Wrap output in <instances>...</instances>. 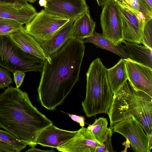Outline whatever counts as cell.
<instances>
[{
	"label": "cell",
	"mask_w": 152,
	"mask_h": 152,
	"mask_svg": "<svg viewBox=\"0 0 152 152\" xmlns=\"http://www.w3.org/2000/svg\"><path fill=\"white\" fill-rule=\"evenodd\" d=\"M0 152H18L12 146L2 142H0Z\"/></svg>",
	"instance_id": "29"
},
{
	"label": "cell",
	"mask_w": 152,
	"mask_h": 152,
	"mask_svg": "<svg viewBox=\"0 0 152 152\" xmlns=\"http://www.w3.org/2000/svg\"><path fill=\"white\" fill-rule=\"evenodd\" d=\"M118 7L121 20L124 40L133 43H141L145 24L129 8L118 0Z\"/></svg>",
	"instance_id": "10"
},
{
	"label": "cell",
	"mask_w": 152,
	"mask_h": 152,
	"mask_svg": "<svg viewBox=\"0 0 152 152\" xmlns=\"http://www.w3.org/2000/svg\"><path fill=\"white\" fill-rule=\"evenodd\" d=\"M110 126L133 116L147 135L152 133V96L135 88L128 81L114 94L108 114Z\"/></svg>",
	"instance_id": "3"
},
{
	"label": "cell",
	"mask_w": 152,
	"mask_h": 152,
	"mask_svg": "<svg viewBox=\"0 0 152 152\" xmlns=\"http://www.w3.org/2000/svg\"><path fill=\"white\" fill-rule=\"evenodd\" d=\"M99 6L103 7L110 0H96Z\"/></svg>",
	"instance_id": "35"
},
{
	"label": "cell",
	"mask_w": 152,
	"mask_h": 152,
	"mask_svg": "<svg viewBox=\"0 0 152 152\" xmlns=\"http://www.w3.org/2000/svg\"><path fill=\"white\" fill-rule=\"evenodd\" d=\"M9 71L0 67V89H4L12 83V79Z\"/></svg>",
	"instance_id": "26"
},
{
	"label": "cell",
	"mask_w": 152,
	"mask_h": 152,
	"mask_svg": "<svg viewBox=\"0 0 152 152\" xmlns=\"http://www.w3.org/2000/svg\"><path fill=\"white\" fill-rule=\"evenodd\" d=\"M122 5L129 8L145 24L152 19V12L148 10L139 0H118Z\"/></svg>",
	"instance_id": "21"
},
{
	"label": "cell",
	"mask_w": 152,
	"mask_h": 152,
	"mask_svg": "<svg viewBox=\"0 0 152 152\" xmlns=\"http://www.w3.org/2000/svg\"><path fill=\"white\" fill-rule=\"evenodd\" d=\"M85 46L69 39L44 61L37 89L38 100L48 110L61 104L79 79Z\"/></svg>",
	"instance_id": "1"
},
{
	"label": "cell",
	"mask_w": 152,
	"mask_h": 152,
	"mask_svg": "<svg viewBox=\"0 0 152 152\" xmlns=\"http://www.w3.org/2000/svg\"></svg>",
	"instance_id": "37"
},
{
	"label": "cell",
	"mask_w": 152,
	"mask_h": 152,
	"mask_svg": "<svg viewBox=\"0 0 152 152\" xmlns=\"http://www.w3.org/2000/svg\"><path fill=\"white\" fill-rule=\"evenodd\" d=\"M8 36L12 42L24 51L44 61L49 59V57L47 56L39 43L25 31L24 27Z\"/></svg>",
	"instance_id": "15"
},
{
	"label": "cell",
	"mask_w": 152,
	"mask_h": 152,
	"mask_svg": "<svg viewBox=\"0 0 152 152\" xmlns=\"http://www.w3.org/2000/svg\"><path fill=\"white\" fill-rule=\"evenodd\" d=\"M149 11L152 12V0H139Z\"/></svg>",
	"instance_id": "33"
},
{
	"label": "cell",
	"mask_w": 152,
	"mask_h": 152,
	"mask_svg": "<svg viewBox=\"0 0 152 152\" xmlns=\"http://www.w3.org/2000/svg\"><path fill=\"white\" fill-rule=\"evenodd\" d=\"M14 80L16 87L19 88L22 85L25 75V72L20 71H16L13 73Z\"/></svg>",
	"instance_id": "28"
},
{
	"label": "cell",
	"mask_w": 152,
	"mask_h": 152,
	"mask_svg": "<svg viewBox=\"0 0 152 152\" xmlns=\"http://www.w3.org/2000/svg\"><path fill=\"white\" fill-rule=\"evenodd\" d=\"M77 132V131L61 129L53 124L51 125L40 133L37 139L36 144L56 148L71 139Z\"/></svg>",
	"instance_id": "14"
},
{
	"label": "cell",
	"mask_w": 152,
	"mask_h": 152,
	"mask_svg": "<svg viewBox=\"0 0 152 152\" xmlns=\"http://www.w3.org/2000/svg\"><path fill=\"white\" fill-rule=\"evenodd\" d=\"M82 42L84 44L91 43L97 47L112 52L122 58H129L121 43L116 45L105 37L102 34L96 32L94 30L92 35Z\"/></svg>",
	"instance_id": "20"
},
{
	"label": "cell",
	"mask_w": 152,
	"mask_h": 152,
	"mask_svg": "<svg viewBox=\"0 0 152 152\" xmlns=\"http://www.w3.org/2000/svg\"><path fill=\"white\" fill-rule=\"evenodd\" d=\"M124 60L128 81L136 89L152 96V69L129 58Z\"/></svg>",
	"instance_id": "9"
},
{
	"label": "cell",
	"mask_w": 152,
	"mask_h": 152,
	"mask_svg": "<svg viewBox=\"0 0 152 152\" xmlns=\"http://www.w3.org/2000/svg\"><path fill=\"white\" fill-rule=\"evenodd\" d=\"M52 124L19 88L8 86L0 94V127L26 145L36 146L40 133Z\"/></svg>",
	"instance_id": "2"
},
{
	"label": "cell",
	"mask_w": 152,
	"mask_h": 152,
	"mask_svg": "<svg viewBox=\"0 0 152 152\" xmlns=\"http://www.w3.org/2000/svg\"><path fill=\"white\" fill-rule=\"evenodd\" d=\"M113 133H118L128 140L136 152H151L149 149L148 137L145 132L141 123L135 117L129 116L112 126Z\"/></svg>",
	"instance_id": "7"
},
{
	"label": "cell",
	"mask_w": 152,
	"mask_h": 152,
	"mask_svg": "<svg viewBox=\"0 0 152 152\" xmlns=\"http://www.w3.org/2000/svg\"><path fill=\"white\" fill-rule=\"evenodd\" d=\"M152 19L144 25L141 44L152 50Z\"/></svg>",
	"instance_id": "25"
},
{
	"label": "cell",
	"mask_w": 152,
	"mask_h": 152,
	"mask_svg": "<svg viewBox=\"0 0 152 152\" xmlns=\"http://www.w3.org/2000/svg\"><path fill=\"white\" fill-rule=\"evenodd\" d=\"M0 142L7 143L16 149L18 152L25 148L26 145L19 141L7 131L0 129Z\"/></svg>",
	"instance_id": "24"
},
{
	"label": "cell",
	"mask_w": 152,
	"mask_h": 152,
	"mask_svg": "<svg viewBox=\"0 0 152 152\" xmlns=\"http://www.w3.org/2000/svg\"><path fill=\"white\" fill-rule=\"evenodd\" d=\"M147 135L148 137L149 149L151 152L152 147V133Z\"/></svg>",
	"instance_id": "34"
},
{
	"label": "cell",
	"mask_w": 152,
	"mask_h": 152,
	"mask_svg": "<svg viewBox=\"0 0 152 152\" xmlns=\"http://www.w3.org/2000/svg\"><path fill=\"white\" fill-rule=\"evenodd\" d=\"M118 0H110L104 5L100 15L102 34L116 45L124 41Z\"/></svg>",
	"instance_id": "8"
},
{
	"label": "cell",
	"mask_w": 152,
	"mask_h": 152,
	"mask_svg": "<svg viewBox=\"0 0 152 152\" xmlns=\"http://www.w3.org/2000/svg\"><path fill=\"white\" fill-rule=\"evenodd\" d=\"M47 12L75 20L89 10L86 0H47Z\"/></svg>",
	"instance_id": "11"
},
{
	"label": "cell",
	"mask_w": 152,
	"mask_h": 152,
	"mask_svg": "<svg viewBox=\"0 0 152 152\" xmlns=\"http://www.w3.org/2000/svg\"><path fill=\"white\" fill-rule=\"evenodd\" d=\"M100 145L91 131L82 127L74 136L64 144L56 148L63 152H96Z\"/></svg>",
	"instance_id": "12"
},
{
	"label": "cell",
	"mask_w": 152,
	"mask_h": 152,
	"mask_svg": "<svg viewBox=\"0 0 152 152\" xmlns=\"http://www.w3.org/2000/svg\"><path fill=\"white\" fill-rule=\"evenodd\" d=\"M39 4L41 7H45L47 3V0H38Z\"/></svg>",
	"instance_id": "36"
},
{
	"label": "cell",
	"mask_w": 152,
	"mask_h": 152,
	"mask_svg": "<svg viewBox=\"0 0 152 152\" xmlns=\"http://www.w3.org/2000/svg\"><path fill=\"white\" fill-rule=\"evenodd\" d=\"M37 13L35 8L28 4L0 1V17L12 19L23 24L30 22Z\"/></svg>",
	"instance_id": "13"
},
{
	"label": "cell",
	"mask_w": 152,
	"mask_h": 152,
	"mask_svg": "<svg viewBox=\"0 0 152 152\" xmlns=\"http://www.w3.org/2000/svg\"><path fill=\"white\" fill-rule=\"evenodd\" d=\"M44 61L26 53L8 36H0V65L12 73L16 71L41 72Z\"/></svg>",
	"instance_id": "5"
},
{
	"label": "cell",
	"mask_w": 152,
	"mask_h": 152,
	"mask_svg": "<svg viewBox=\"0 0 152 152\" xmlns=\"http://www.w3.org/2000/svg\"></svg>",
	"instance_id": "38"
},
{
	"label": "cell",
	"mask_w": 152,
	"mask_h": 152,
	"mask_svg": "<svg viewBox=\"0 0 152 152\" xmlns=\"http://www.w3.org/2000/svg\"><path fill=\"white\" fill-rule=\"evenodd\" d=\"M107 69L97 58L90 64L86 73V96L81 104L88 117L108 114L113 94L107 80Z\"/></svg>",
	"instance_id": "4"
},
{
	"label": "cell",
	"mask_w": 152,
	"mask_h": 152,
	"mask_svg": "<svg viewBox=\"0 0 152 152\" xmlns=\"http://www.w3.org/2000/svg\"><path fill=\"white\" fill-rule=\"evenodd\" d=\"M107 125V119L100 117L96 119L93 124L89 125L88 128L91 131L97 141L103 145L107 138L110 130Z\"/></svg>",
	"instance_id": "22"
},
{
	"label": "cell",
	"mask_w": 152,
	"mask_h": 152,
	"mask_svg": "<svg viewBox=\"0 0 152 152\" xmlns=\"http://www.w3.org/2000/svg\"><path fill=\"white\" fill-rule=\"evenodd\" d=\"M124 48L129 58L133 61L152 69V50L141 43L124 40Z\"/></svg>",
	"instance_id": "18"
},
{
	"label": "cell",
	"mask_w": 152,
	"mask_h": 152,
	"mask_svg": "<svg viewBox=\"0 0 152 152\" xmlns=\"http://www.w3.org/2000/svg\"><path fill=\"white\" fill-rule=\"evenodd\" d=\"M23 25L15 20L0 17V36H9L23 28Z\"/></svg>",
	"instance_id": "23"
},
{
	"label": "cell",
	"mask_w": 152,
	"mask_h": 152,
	"mask_svg": "<svg viewBox=\"0 0 152 152\" xmlns=\"http://www.w3.org/2000/svg\"><path fill=\"white\" fill-rule=\"evenodd\" d=\"M106 73L109 86L114 94L128 80L124 59L121 58L115 65L107 69Z\"/></svg>",
	"instance_id": "19"
},
{
	"label": "cell",
	"mask_w": 152,
	"mask_h": 152,
	"mask_svg": "<svg viewBox=\"0 0 152 152\" xmlns=\"http://www.w3.org/2000/svg\"><path fill=\"white\" fill-rule=\"evenodd\" d=\"M70 20L46 12L44 9L37 14L24 27L25 31L39 42L48 40Z\"/></svg>",
	"instance_id": "6"
},
{
	"label": "cell",
	"mask_w": 152,
	"mask_h": 152,
	"mask_svg": "<svg viewBox=\"0 0 152 152\" xmlns=\"http://www.w3.org/2000/svg\"><path fill=\"white\" fill-rule=\"evenodd\" d=\"M74 20H70L47 40L39 42L47 56H49L59 49L70 38Z\"/></svg>",
	"instance_id": "16"
},
{
	"label": "cell",
	"mask_w": 152,
	"mask_h": 152,
	"mask_svg": "<svg viewBox=\"0 0 152 152\" xmlns=\"http://www.w3.org/2000/svg\"><path fill=\"white\" fill-rule=\"evenodd\" d=\"M110 130L106 141L104 142L102 145L103 152H113L112 146L111 138L112 135V126H110Z\"/></svg>",
	"instance_id": "27"
},
{
	"label": "cell",
	"mask_w": 152,
	"mask_h": 152,
	"mask_svg": "<svg viewBox=\"0 0 152 152\" xmlns=\"http://www.w3.org/2000/svg\"><path fill=\"white\" fill-rule=\"evenodd\" d=\"M66 113L69 115L72 120L79 124L80 126L83 127L84 126L85 118L83 116L75 114Z\"/></svg>",
	"instance_id": "30"
},
{
	"label": "cell",
	"mask_w": 152,
	"mask_h": 152,
	"mask_svg": "<svg viewBox=\"0 0 152 152\" xmlns=\"http://www.w3.org/2000/svg\"><path fill=\"white\" fill-rule=\"evenodd\" d=\"M36 146L35 145H32L31 146V148L27 149L25 151V152H55V150L53 148L49 150H44L39 149L36 148L35 147Z\"/></svg>",
	"instance_id": "32"
},
{
	"label": "cell",
	"mask_w": 152,
	"mask_h": 152,
	"mask_svg": "<svg viewBox=\"0 0 152 152\" xmlns=\"http://www.w3.org/2000/svg\"><path fill=\"white\" fill-rule=\"evenodd\" d=\"M96 22L91 17L89 10L73 22L70 34V38L83 41L91 36L95 30Z\"/></svg>",
	"instance_id": "17"
},
{
	"label": "cell",
	"mask_w": 152,
	"mask_h": 152,
	"mask_svg": "<svg viewBox=\"0 0 152 152\" xmlns=\"http://www.w3.org/2000/svg\"><path fill=\"white\" fill-rule=\"evenodd\" d=\"M38 0H0V1L15 2L21 4L23 5H27L28 4V2L33 3Z\"/></svg>",
	"instance_id": "31"
}]
</instances>
